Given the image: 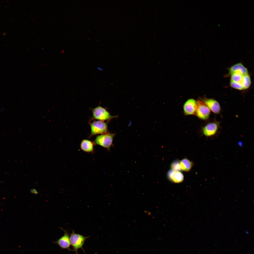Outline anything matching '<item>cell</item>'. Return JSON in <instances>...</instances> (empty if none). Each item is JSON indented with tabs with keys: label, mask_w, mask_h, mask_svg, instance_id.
<instances>
[{
	"label": "cell",
	"mask_w": 254,
	"mask_h": 254,
	"mask_svg": "<svg viewBox=\"0 0 254 254\" xmlns=\"http://www.w3.org/2000/svg\"><path fill=\"white\" fill-rule=\"evenodd\" d=\"M89 236L84 237L82 235L75 233L73 230L72 232L69 236L71 244L73 247V250L75 251L76 254H78L77 250L81 249L84 252L83 247L85 240Z\"/></svg>",
	"instance_id": "obj_1"
},
{
	"label": "cell",
	"mask_w": 254,
	"mask_h": 254,
	"mask_svg": "<svg viewBox=\"0 0 254 254\" xmlns=\"http://www.w3.org/2000/svg\"><path fill=\"white\" fill-rule=\"evenodd\" d=\"M115 133H107L101 134L96 137L94 140L95 144L100 145L107 149H109L113 144Z\"/></svg>",
	"instance_id": "obj_2"
},
{
	"label": "cell",
	"mask_w": 254,
	"mask_h": 254,
	"mask_svg": "<svg viewBox=\"0 0 254 254\" xmlns=\"http://www.w3.org/2000/svg\"><path fill=\"white\" fill-rule=\"evenodd\" d=\"M91 133L90 137L98 134H103L108 133L107 123L103 121H94L90 123Z\"/></svg>",
	"instance_id": "obj_3"
},
{
	"label": "cell",
	"mask_w": 254,
	"mask_h": 254,
	"mask_svg": "<svg viewBox=\"0 0 254 254\" xmlns=\"http://www.w3.org/2000/svg\"><path fill=\"white\" fill-rule=\"evenodd\" d=\"M92 112L94 118L103 121L109 120L116 117L111 115L106 109L100 106L93 109Z\"/></svg>",
	"instance_id": "obj_4"
},
{
	"label": "cell",
	"mask_w": 254,
	"mask_h": 254,
	"mask_svg": "<svg viewBox=\"0 0 254 254\" xmlns=\"http://www.w3.org/2000/svg\"><path fill=\"white\" fill-rule=\"evenodd\" d=\"M210 114V110L203 101L198 100L195 115L199 118L205 120L209 118Z\"/></svg>",
	"instance_id": "obj_5"
},
{
	"label": "cell",
	"mask_w": 254,
	"mask_h": 254,
	"mask_svg": "<svg viewBox=\"0 0 254 254\" xmlns=\"http://www.w3.org/2000/svg\"><path fill=\"white\" fill-rule=\"evenodd\" d=\"M219 127V124L218 122H213L210 123L203 127V133L207 137L214 135L217 132Z\"/></svg>",
	"instance_id": "obj_6"
},
{
	"label": "cell",
	"mask_w": 254,
	"mask_h": 254,
	"mask_svg": "<svg viewBox=\"0 0 254 254\" xmlns=\"http://www.w3.org/2000/svg\"><path fill=\"white\" fill-rule=\"evenodd\" d=\"M197 105V101L193 99L187 100L183 106V110L186 115H195Z\"/></svg>",
	"instance_id": "obj_7"
},
{
	"label": "cell",
	"mask_w": 254,
	"mask_h": 254,
	"mask_svg": "<svg viewBox=\"0 0 254 254\" xmlns=\"http://www.w3.org/2000/svg\"><path fill=\"white\" fill-rule=\"evenodd\" d=\"M63 230L64 232V235L54 243L58 245L62 249L71 250L69 248L71 244L68 233L67 230Z\"/></svg>",
	"instance_id": "obj_8"
},
{
	"label": "cell",
	"mask_w": 254,
	"mask_h": 254,
	"mask_svg": "<svg viewBox=\"0 0 254 254\" xmlns=\"http://www.w3.org/2000/svg\"><path fill=\"white\" fill-rule=\"evenodd\" d=\"M167 176L171 182L175 183H179L183 182L184 179L183 174L180 171L170 170L168 172Z\"/></svg>",
	"instance_id": "obj_9"
},
{
	"label": "cell",
	"mask_w": 254,
	"mask_h": 254,
	"mask_svg": "<svg viewBox=\"0 0 254 254\" xmlns=\"http://www.w3.org/2000/svg\"><path fill=\"white\" fill-rule=\"evenodd\" d=\"M203 101L210 110L215 114L220 112V107L216 100L212 99H204Z\"/></svg>",
	"instance_id": "obj_10"
},
{
	"label": "cell",
	"mask_w": 254,
	"mask_h": 254,
	"mask_svg": "<svg viewBox=\"0 0 254 254\" xmlns=\"http://www.w3.org/2000/svg\"><path fill=\"white\" fill-rule=\"evenodd\" d=\"M229 71L230 75L235 72L240 73L243 75L249 74L247 69L241 63L236 64L231 66L229 69Z\"/></svg>",
	"instance_id": "obj_11"
},
{
	"label": "cell",
	"mask_w": 254,
	"mask_h": 254,
	"mask_svg": "<svg viewBox=\"0 0 254 254\" xmlns=\"http://www.w3.org/2000/svg\"><path fill=\"white\" fill-rule=\"evenodd\" d=\"M94 142L88 140L84 139L81 142L80 147L81 150L87 153H92L94 151Z\"/></svg>",
	"instance_id": "obj_12"
},
{
	"label": "cell",
	"mask_w": 254,
	"mask_h": 254,
	"mask_svg": "<svg viewBox=\"0 0 254 254\" xmlns=\"http://www.w3.org/2000/svg\"><path fill=\"white\" fill-rule=\"evenodd\" d=\"M180 162L181 169L184 171H190L194 165L193 162L187 158L183 159Z\"/></svg>",
	"instance_id": "obj_13"
},
{
	"label": "cell",
	"mask_w": 254,
	"mask_h": 254,
	"mask_svg": "<svg viewBox=\"0 0 254 254\" xmlns=\"http://www.w3.org/2000/svg\"><path fill=\"white\" fill-rule=\"evenodd\" d=\"M231 75L230 80L235 82L242 83V78L244 75L238 72L233 73Z\"/></svg>",
	"instance_id": "obj_14"
},
{
	"label": "cell",
	"mask_w": 254,
	"mask_h": 254,
	"mask_svg": "<svg viewBox=\"0 0 254 254\" xmlns=\"http://www.w3.org/2000/svg\"><path fill=\"white\" fill-rule=\"evenodd\" d=\"M242 83L244 89L249 87L251 85V81L250 76L249 74L243 75Z\"/></svg>",
	"instance_id": "obj_15"
},
{
	"label": "cell",
	"mask_w": 254,
	"mask_h": 254,
	"mask_svg": "<svg viewBox=\"0 0 254 254\" xmlns=\"http://www.w3.org/2000/svg\"><path fill=\"white\" fill-rule=\"evenodd\" d=\"M171 169L174 171H180L182 170L180 161L176 160L172 162L170 165Z\"/></svg>",
	"instance_id": "obj_16"
},
{
	"label": "cell",
	"mask_w": 254,
	"mask_h": 254,
	"mask_svg": "<svg viewBox=\"0 0 254 254\" xmlns=\"http://www.w3.org/2000/svg\"><path fill=\"white\" fill-rule=\"evenodd\" d=\"M230 85L232 87L239 90H244V89L241 83L235 82L231 80L230 82Z\"/></svg>",
	"instance_id": "obj_17"
},
{
	"label": "cell",
	"mask_w": 254,
	"mask_h": 254,
	"mask_svg": "<svg viewBox=\"0 0 254 254\" xmlns=\"http://www.w3.org/2000/svg\"><path fill=\"white\" fill-rule=\"evenodd\" d=\"M31 192L32 193L34 194H37L38 192L36 190L34 189H32L31 190Z\"/></svg>",
	"instance_id": "obj_18"
},
{
	"label": "cell",
	"mask_w": 254,
	"mask_h": 254,
	"mask_svg": "<svg viewBox=\"0 0 254 254\" xmlns=\"http://www.w3.org/2000/svg\"><path fill=\"white\" fill-rule=\"evenodd\" d=\"M97 68L98 69V70H99L100 71H102L103 70V69L102 68L100 67H98Z\"/></svg>",
	"instance_id": "obj_19"
}]
</instances>
